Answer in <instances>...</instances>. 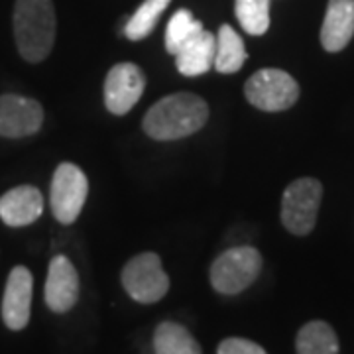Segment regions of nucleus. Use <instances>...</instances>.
Returning a JSON list of instances; mask_svg holds the SVG:
<instances>
[{"label": "nucleus", "mask_w": 354, "mask_h": 354, "mask_svg": "<svg viewBox=\"0 0 354 354\" xmlns=\"http://www.w3.org/2000/svg\"><path fill=\"white\" fill-rule=\"evenodd\" d=\"M55 8L51 0H16L14 39L20 55L30 64H39L55 44Z\"/></svg>", "instance_id": "2"}, {"label": "nucleus", "mask_w": 354, "mask_h": 354, "mask_svg": "<svg viewBox=\"0 0 354 354\" xmlns=\"http://www.w3.org/2000/svg\"><path fill=\"white\" fill-rule=\"evenodd\" d=\"M234 12L242 30L250 36H262L270 28V0H236Z\"/></svg>", "instance_id": "19"}, {"label": "nucleus", "mask_w": 354, "mask_h": 354, "mask_svg": "<svg viewBox=\"0 0 354 354\" xmlns=\"http://www.w3.org/2000/svg\"><path fill=\"white\" fill-rule=\"evenodd\" d=\"M354 36V0H329L321 44L330 53L344 50Z\"/></svg>", "instance_id": "13"}, {"label": "nucleus", "mask_w": 354, "mask_h": 354, "mask_svg": "<svg viewBox=\"0 0 354 354\" xmlns=\"http://www.w3.org/2000/svg\"><path fill=\"white\" fill-rule=\"evenodd\" d=\"M244 95L256 109L264 113H279L295 104L299 85L281 69H260L246 81Z\"/></svg>", "instance_id": "5"}, {"label": "nucleus", "mask_w": 354, "mask_h": 354, "mask_svg": "<svg viewBox=\"0 0 354 354\" xmlns=\"http://www.w3.org/2000/svg\"><path fill=\"white\" fill-rule=\"evenodd\" d=\"M216 39L211 32L203 28L189 41L181 46L176 53L177 71L185 77H197L207 73L215 65Z\"/></svg>", "instance_id": "14"}, {"label": "nucleus", "mask_w": 354, "mask_h": 354, "mask_svg": "<svg viewBox=\"0 0 354 354\" xmlns=\"http://www.w3.org/2000/svg\"><path fill=\"white\" fill-rule=\"evenodd\" d=\"M79 299V276L75 266L65 256H55L50 262L46 279V304L53 313H67Z\"/></svg>", "instance_id": "11"}, {"label": "nucleus", "mask_w": 354, "mask_h": 354, "mask_svg": "<svg viewBox=\"0 0 354 354\" xmlns=\"http://www.w3.org/2000/svg\"><path fill=\"white\" fill-rule=\"evenodd\" d=\"M44 213V195L34 185H18L0 197V218L8 227H28Z\"/></svg>", "instance_id": "12"}, {"label": "nucleus", "mask_w": 354, "mask_h": 354, "mask_svg": "<svg viewBox=\"0 0 354 354\" xmlns=\"http://www.w3.org/2000/svg\"><path fill=\"white\" fill-rule=\"evenodd\" d=\"M153 351L156 354H201V346L183 325L165 321L153 333Z\"/></svg>", "instance_id": "16"}, {"label": "nucleus", "mask_w": 354, "mask_h": 354, "mask_svg": "<svg viewBox=\"0 0 354 354\" xmlns=\"http://www.w3.org/2000/svg\"><path fill=\"white\" fill-rule=\"evenodd\" d=\"M295 348L297 354H339V339L329 323L311 321L297 333Z\"/></svg>", "instance_id": "17"}, {"label": "nucleus", "mask_w": 354, "mask_h": 354, "mask_svg": "<svg viewBox=\"0 0 354 354\" xmlns=\"http://www.w3.org/2000/svg\"><path fill=\"white\" fill-rule=\"evenodd\" d=\"M88 181L81 167L71 162L57 165L53 179H51L50 203L51 213L62 223L71 225L81 215L83 205L87 201Z\"/></svg>", "instance_id": "6"}, {"label": "nucleus", "mask_w": 354, "mask_h": 354, "mask_svg": "<svg viewBox=\"0 0 354 354\" xmlns=\"http://www.w3.org/2000/svg\"><path fill=\"white\" fill-rule=\"evenodd\" d=\"M218 354H266V351L248 339H227L218 344Z\"/></svg>", "instance_id": "21"}, {"label": "nucleus", "mask_w": 354, "mask_h": 354, "mask_svg": "<svg viewBox=\"0 0 354 354\" xmlns=\"http://www.w3.org/2000/svg\"><path fill=\"white\" fill-rule=\"evenodd\" d=\"M122 286L138 304H156L169 290V278L164 272L160 256L144 252L134 256L122 270Z\"/></svg>", "instance_id": "7"}, {"label": "nucleus", "mask_w": 354, "mask_h": 354, "mask_svg": "<svg viewBox=\"0 0 354 354\" xmlns=\"http://www.w3.org/2000/svg\"><path fill=\"white\" fill-rule=\"evenodd\" d=\"M203 30V24L195 20L189 10H179L171 16L169 24L165 28V50L176 55L185 41H189L195 34Z\"/></svg>", "instance_id": "20"}, {"label": "nucleus", "mask_w": 354, "mask_h": 354, "mask_svg": "<svg viewBox=\"0 0 354 354\" xmlns=\"http://www.w3.org/2000/svg\"><path fill=\"white\" fill-rule=\"evenodd\" d=\"M215 39V69L218 73H236L248 57L242 38L234 28L225 24L218 28Z\"/></svg>", "instance_id": "15"}, {"label": "nucleus", "mask_w": 354, "mask_h": 354, "mask_svg": "<svg viewBox=\"0 0 354 354\" xmlns=\"http://www.w3.org/2000/svg\"><path fill=\"white\" fill-rule=\"evenodd\" d=\"M169 2L171 0H144V4L130 16V20L127 22V28H124V34L130 39H134V41L150 36V32L156 28L160 16L169 6Z\"/></svg>", "instance_id": "18"}, {"label": "nucleus", "mask_w": 354, "mask_h": 354, "mask_svg": "<svg viewBox=\"0 0 354 354\" xmlns=\"http://www.w3.org/2000/svg\"><path fill=\"white\" fill-rule=\"evenodd\" d=\"M146 88V77L138 65L118 64L104 81V104L113 114H127L134 109Z\"/></svg>", "instance_id": "8"}, {"label": "nucleus", "mask_w": 354, "mask_h": 354, "mask_svg": "<svg viewBox=\"0 0 354 354\" xmlns=\"http://www.w3.org/2000/svg\"><path fill=\"white\" fill-rule=\"evenodd\" d=\"M262 256L252 246H236L223 252L211 266V286L223 295H236L260 276Z\"/></svg>", "instance_id": "3"}, {"label": "nucleus", "mask_w": 354, "mask_h": 354, "mask_svg": "<svg viewBox=\"0 0 354 354\" xmlns=\"http://www.w3.org/2000/svg\"><path fill=\"white\" fill-rule=\"evenodd\" d=\"M32 291H34L32 272L24 266L12 268L10 276L6 279L4 297H2V319L10 330L26 329L32 311Z\"/></svg>", "instance_id": "10"}, {"label": "nucleus", "mask_w": 354, "mask_h": 354, "mask_svg": "<svg viewBox=\"0 0 354 354\" xmlns=\"http://www.w3.org/2000/svg\"><path fill=\"white\" fill-rule=\"evenodd\" d=\"M209 120V106L193 93L167 95L144 116V132L153 140H179L195 134Z\"/></svg>", "instance_id": "1"}, {"label": "nucleus", "mask_w": 354, "mask_h": 354, "mask_svg": "<svg viewBox=\"0 0 354 354\" xmlns=\"http://www.w3.org/2000/svg\"><path fill=\"white\" fill-rule=\"evenodd\" d=\"M323 197V185L313 177L295 179L281 199V223L291 234H309L317 223V213Z\"/></svg>", "instance_id": "4"}, {"label": "nucleus", "mask_w": 354, "mask_h": 354, "mask_svg": "<svg viewBox=\"0 0 354 354\" xmlns=\"http://www.w3.org/2000/svg\"><path fill=\"white\" fill-rule=\"evenodd\" d=\"M44 124V109L38 101L22 95H0V136L26 138Z\"/></svg>", "instance_id": "9"}]
</instances>
